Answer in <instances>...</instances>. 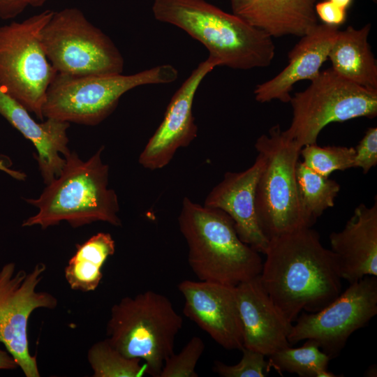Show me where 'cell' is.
<instances>
[{
  "instance_id": "cell-27",
  "label": "cell",
  "mask_w": 377,
  "mask_h": 377,
  "mask_svg": "<svg viewBox=\"0 0 377 377\" xmlns=\"http://www.w3.org/2000/svg\"><path fill=\"white\" fill-rule=\"evenodd\" d=\"M205 348L203 340L193 337L182 350L165 362L159 377H198L195 367Z\"/></svg>"
},
{
  "instance_id": "cell-36",
  "label": "cell",
  "mask_w": 377,
  "mask_h": 377,
  "mask_svg": "<svg viewBox=\"0 0 377 377\" xmlns=\"http://www.w3.org/2000/svg\"><path fill=\"white\" fill-rule=\"evenodd\" d=\"M376 1V0H375Z\"/></svg>"
},
{
  "instance_id": "cell-9",
  "label": "cell",
  "mask_w": 377,
  "mask_h": 377,
  "mask_svg": "<svg viewBox=\"0 0 377 377\" xmlns=\"http://www.w3.org/2000/svg\"><path fill=\"white\" fill-rule=\"evenodd\" d=\"M311 81L305 90L291 96L293 119L283 131L301 149L316 144L320 131L330 123L377 115V90L353 83L332 68Z\"/></svg>"
},
{
  "instance_id": "cell-2",
  "label": "cell",
  "mask_w": 377,
  "mask_h": 377,
  "mask_svg": "<svg viewBox=\"0 0 377 377\" xmlns=\"http://www.w3.org/2000/svg\"><path fill=\"white\" fill-rule=\"evenodd\" d=\"M152 12L156 20L201 43L220 66L237 70L264 68L274 57L271 36L205 0H154Z\"/></svg>"
},
{
  "instance_id": "cell-7",
  "label": "cell",
  "mask_w": 377,
  "mask_h": 377,
  "mask_svg": "<svg viewBox=\"0 0 377 377\" xmlns=\"http://www.w3.org/2000/svg\"><path fill=\"white\" fill-rule=\"evenodd\" d=\"M255 148L264 158L255 192L256 214L262 232L269 240L311 227L300 204L296 179L301 147L277 124L257 139Z\"/></svg>"
},
{
  "instance_id": "cell-8",
  "label": "cell",
  "mask_w": 377,
  "mask_h": 377,
  "mask_svg": "<svg viewBox=\"0 0 377 377\" xmlns=\"http://www.w3.org/2000/svg\"><path fill=\"white\" fill-rule=\"evenodd\" d=\"M54 11L0 27V88L43 120L47 91L57 74L40 39Z\"/></svg>"
},
{
  "instance_id": "cell-35",
  "label": "cell",
  "mask_w": 377,
  "mask_h": 377,
  "mask_svg": "<svg viewBox=\"0 0 377 377\" xmlns=\"http://www.w3.org/2000/svg\"><path fill=\"white\" fill-rule=\"evenodd\" d=\"M29 6L33 7H40L43 6L48 0H29Z\"/></svg>"
},
{
  "instance_id": "cell-17",
  "label": "cell",
  "mask_w": 377,
  "mask_h": 377,
  "mask_svg": "<svg viewBox=\"0 0 377 377\" xmlns=\"http://www.w3.org/2000/svg\"><path fill=\"white\" fill-rule=\"evenodd\" d=\"M338 31L339 27L323 23L302 36L288 53L287 66L272 79L256 86V100L260 103L273 100L289 103L296 82L312 80L318 76Z\"/></svg>"
},
{
  "instance_id": "cell-12",
  "label": "cell",
  "mask_w": 377,
  "mask_h": 377,
  "mask_svg": "<svg viewBox=\"0 0 377 377\" xmlns=\"http://www.w3.org/2000/svg\"><path fill=\"white\" fill-rule=\"evenodd\" d=\"M377 313V276L350 283L327 306L315 313L302 312L288 335L290 345L311 339L330 359L344 348L350 335Z\"/></svg>"
},
{
  "instance_id": "cell-5",
  "label": "cell",
  "mask_w": 377,
  "mask_h": 377,
  "mask_svg": "<svg viewBox=\"0 0 377 377\" xmlns=\"http://www.w3.org/2000/svg\"><path fill=\"white\" fill-rule=\"evenodd\" d=\"M182 317L164 295L147 290L124 297L111 308L108 340L126 357L138 358L147 374L159 377L166 360L174 353Z\"/></svg>"
},
{
  "instance_id": "cell-14",
  "label": "cell",
  "mask_w": 377,
  "mask_h": 377,
  "mask_svg": "<svg viewBox=\"0 0 377 377\" xmlns=\"http://www.w3.org/2000/svg\"><path fill=\"white\" fill-rule=\"evenodd\" d=\"M178 289L184 297V314L227 350H242L243 331L235 286L184 280Z\"/></svg>"
},
{
  "instance_id": "cell-31",
  "label": "cell",
  "mask_w": 377,
  "mask_h": 377,
  "mask_svg": "<svg viewBox=\"0 0 377 377\" xmlns=\"http://www.w3.org/2000/svg\"><path fill=\"white\" fill-rule=\"evenodd\" d=\"M28 6L29 0H0V19H13L20 15Z\"/></svg>"
},
{
  "instance_id": "cell-1",
  "label": "cell",
  "mask_w": 377,
  "mask_h": 377,
  "mask_svg": "<svg viewBox=\"0 0 377 377\" xmlns=\"http://www.w3.org/2000/svg\"><path fill=\"white\" fill-rule=\"evenodd\" d=\"M264 254L260 281L291 323L302 311L317 312L341 294L337 258L311 227L270 239Z\"/></svg>"
},
{
  "instance_id": "cell-20",
  "label": "cell",
  "mask_w": 377,
  "mask_h": 377,
  "mask_svg": "<svg viewBox=\"0 0 377 377\" xmlns=\"http://www.w3.org/2000/svg\"><path fill=\"white\" fill-rule=\"evenodd\" d=\"M318 0H230L232 13L273 37H302L318 24Z\"/></svg>"
},
{
  "instance_id": "cell-22",
  "label": "cell",
  "mask_w": 377,
  "mask_h": 377,
  "mask_svg": "<svg viewBox=\"0 0 377 377\" xmlns=\"http://www.w3.org/2000/svg\"><path fill=\"white\" fill-rule=\"evenodd\" d=\"M115 252V242L108 232H98L81 244L69 259L64 276L73 290H95L103 277L101 269L108 257Z\"/></svg>"
},
{
  "instance_id": "cell-15",
  "label": "cell",
  "mask_w": 377,
  "mask_h": 377,
  "mask_svg": "<svg viewBox=\"0 0 377 377\" xmlns=\"http://www.w3.org/2000/svg\"><path fill=\"white\" fill-rule=\"evenodd\" d=\"M242 325L243 346L269 356L288 347L293 323L274 303L260 275L235 286Z\"/></svg>"
},
{
  "instance_id": "cell-16",
  "label": "cell",
  "mask_w": 377,
  "mask_h": 377,
  "mask_svg": "<svg viewBox=\"0 0 377 377\" xmlns=\"http://www.w3.org/2000/svg\"><path fill=\"white\" fill-rule=\"evenodd\" d=\"M263 163V156L258 153L253 164L246 170L226 172L203 205L226 212L232 219L240 239L265 253L269 239L259 227L255 209L256 186Z\"/></svg>"
},
{
  "instance_id": "cell-4",
  "label": "cell",
  "mask_w": 377,
  "mask_h": 377,
  "mask_svg": "<svg viewBox=\"0 0 377 377\" xmlns=\"http://www.w3.org/2000/svg\"><path fill=\"white\" fill-rule=\"evenodd\" d=\"M178 223L188 265L199 280L236 286L260 275L263 263L259 252L240 239L223 211L185 197Z\"/></svg>"
},
{
  "instance_id": "cell-19",
  "label": "cell",
  "mask_w": 377,
  "mask_h": 377,
  "mask_svg": "<svg viewBox=\"0 0 377 377\" xmlns=\"http://www.w3.org/2000/svg\"><path fill=\"white\" fill-rule=\"evenodd\" d=\"M0 115L22 135L29 140L37 150L38 168L45 184H48L61 173L68 148L67 130L70 123L47 118L38 123L29 112L0 88Z\"/></svg>"
},
{
  "instance_id": "cell-13",
  "label": "cell",
  "mask_w": 377,
  "mask_h": 377,
  "mask_svg": "<svg viewBox=\"0 0 377 377\" xmlns=\"http://www.w3.org/2000/svg\"><path fill=\"white\" fill-rule=\"evenodd\" d=\"M219 66V61L209 56L172 96L163 121L139 156L138 162L143 168L151 170L164 168L179 148L188 147L195 139L198 126L192 110L194 97L203 79Z\"/></svg>"
},
{
  "instance_id": "cell-34",
  "label": "cell",
  "mask_w": 377,
  "mask_h": 377,
  "mask_svg": "<svg viewBox=\"0 0 377 377\" xmlns=\"http://www.w3.org/2000/svg\"><path fill=\"white\" fill-rule=\"evenodd\" d=\"M377 368L376 364L371 365L365 372V376L369 377L377 376Z\"/></svg>"
},
{
  "instance_id": "cell-29",
  "label": "cell",
  "mask_w": 377,
  "mask_h": 377,
  "mask_svg": "<svg viewBox=\"0 0 377 377\" xmlns=\"http://www.w3.org/2000/svg\"><path fill=\"white\" fill-rule=\"evenodd\" d=\"M376 164L377 128L371 127L355 148L353 168H359L367 174Z\"/></svg>"
},
{
  "instance_id": "cell-10",
  "label": "cell",
  "mask_w": 377,
  "mask_h": 377,
  "mask_svg": "<svg viewBox=\"0 0 377 377\" xmlns=\"http://www.w3.org/2000/svg\"><path fill=\"white\" fill-rule=\"evenodd\" d=\"M40 39L57 73L80 76L123 71L124 58L114 42L77 8L54 11Z\"/></svg>"
},
{
  "instance_id": "cell-32",
  "label": "cell",
  "mask_w": 377,
  "mask_h": 377,
  "mask_svg": "<svg viewBox=\"0 0 377 377\" xmlns=\"http://www.w3.org/2000/svg\"><path fill=\"white\" fill-rule=\"evenodd\" d=\"M18 368L12 355L8 352L0 349V370H12Z\"/></svg>"
},
{
  "instance_id": "cell-28",
  "label": "cell",
  "mask_w": 377,
  "mask_h": 377,
  "mask_svg": "<svg viewBox=\"0 0 377 377\" xmlns=\"http://www.w3.org/2000/svg\"><path fill=\"white\" fill-rule=\"evenodd\" d=\"M242 357L235 365H228L216 360L213 371L222 377H264L269 370L263 354L243 347Z\"/></svg>"
},
{
  "instance_id": "cell-26",
  "label": "cell",
  "mask_w": 377,
  "mask_h": 377,
  "mask_svg": "<svg viewBox=\"0 0 377 377\" xmlns=\"http://www.w3.org/2000/svg\"><path fill=\"white\" fill-rule=\"evenodd\" d=\"M300 155L308 168L324 177L337 170L353 168L355 148L343 146L320 147L316 144L302 147Z\"/></svg>"
},
{
  "instance_id": "cell-23",
  "label": "cell",
  "mask_w": 377,
  "mask_h": 377,
  "mask_svg": "<svg viewBox=\"0 0 377 377\" xmlns=\"http://www.w3.org/2000/svg\"><path fill=\"white\" fill-rule=\"evenodd\" d=\"M296 179L300 204L311 227L327 209L334 205L340 185L329 177L314 172L302 161L297 164Z\"/></svg>"
},
{
  "instance_id": "cell-6",
  "label": "cell",
  "mask_w": 377,
  "mask_h": 377,
  "mask_svg": "<svg viewBox=\"0 0 377 377\" xmlns=\"http://www.w3.org/2000/svg\"><path fill=\"white\" fill-rule=\"evenodd\" d=\"M178 76L177 69L171 64L128 75L57 73L47 91L43 116L96 126L114 112L120 98L129 90L142 85L171 83Z\"/></svg>"
},
{
  "instance_id": "cell-33",
  "label": "cell",
  "mask_w": 377,
  "mask_h": 377,
  "mask_svg": "<svg viewBox=\"0 0 377 377\" xmlns=\"http://www.w3.org/2000/svg\"><path fill=\"white\" fill-rule=\"evenodd\" d=\"M336 6L344 9L347 10V8L350 6L352 3L353 0H329Z\"/></svg>"
},
{
  "instance_id": "cell-3",
  "label": "cell",
  "mask_w": 377,
  "mask_h": 377,
  "mask_svg": "<svg viewBox=\"0 0 377 377\" xmlns=\"http://www.w3.org/2000/svg\"><path fill=\"white\" fill-rule=\"evenodd\" d=\"M103 150L102 145L85 161L75 151L66 156L60 175L47 184L38 198L26 200L38 212L22 226L45 229L62 221L73 228L96 221L121 226L117 195L108 188L109 165L101 159Z\"/></svg>"
},
{
  "instance_id": "cell-30",
  "label": "cell",
  "mask_w": 377,
  "mask_h": 377,
  "mask_svg": "<svg viewBox=\"0 0 377 377\" xmlns=\"http://www.w3.org/2000/svg\"><path fill=\"white\" fill-rule=\"evenodd\" d=\"M315 11L318 18L328 25L339 27L346 20V10L336 6L329 0L317 2Z\"/></svg>"
},
{
  "instance_id": "cell-25",
  "label": "cell",
  "mask_w": 377,
  "mask_h": 377,
  "mask_svg": "<svg viewBox=\"0 0 377 377\" xmlns=\"http://www.w3.org/2000/svg\"><path fill=\"white\" fill-rule=\"evenodd\" d=\"M87 359L94 377H141L147 374V365L141 364V360L125 356L108 339L92 345Z\"/></svg>"
},
{
  "instance_id": "cell-21",
  "label": "cell",
  "mask_w": 377,
  "mask_h": 377,
  "mask_svg": "<svg viewBox=\"0 0 377 377\" xmlns=\"http://www.w3.org/2000/svg\"><path fill=\"white\" fill-rule=\"evenodd\" d=\"M371 24L360 29L349 26L337 33L329 52L332 68L341 77L377 90V65L368 42Z\"/></svg>"
},
{
  "instance_id": "cell-11",
  "label": "cell",
  "mask_w": 377,
  "mask_h": 377,
  "mask_svg": "<svg viewBox=\"0 0 377 377\" xmlns=\"http://www.w3.org/2000/svg\"><path fill=\"white\" fill-rule=\"evenodd\" d=\"M45 271L42 263L30 272L17 270L14 263H6L0 269V343L26 377L40 376L36 357L29 348V318L37 309H53L57 306L54 295L36 290Z\"/></svg>"
},
{
  "instance_id": "cell-18",
  "label": "cell",
  "mask_w": 377,
  "mask_h": 377,
  "mask_svg": "<svg viewBox=\"0 0 377 377\" xmlns=\"http://www.w3.org/2000/svg\"><path fill=\"white\" fill-rule=\"evenodd\" d=\"M342 279L349 283L367 276H377V201L362 203L339 232L330 235Z\"/></svg>"
},
{
  "instance_id": "cell-24",
  "label": "cell",
  "mask_w": 377,
  "mask_h": 377,
  "mask_svg": "<svg viewBox=\"0 0 377 377\" xmlns=\"http://www.w3.org/2000/svg\"><path fill=\"white\" fill-rule=\"evenodd\" d=\"M269 369L278 373L296 374L300 377H318L319 373L327 369L330 357L313 340L306 339L300 348L290 346L281 348L268 356Z\"/></svg>"
}]
</instances>
